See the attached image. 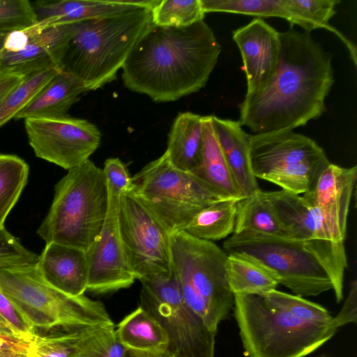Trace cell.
Masks as SVG:
<instances>
[{
  "label": "cell",
  "mask_w": 357,
  "mask_h": 357,
  "mask_svg": "<svg viewBox=\"0 0 357 357\" xmlns=\"http://www.w3.org/2000/svg\"><path fill=\"white\" fill-rule=\"evenodd\" d=\"M107 215L101 231L86 252L88 262V291L105 294L128 288L135 278L127 263L119 229L121 195L108 188Z\"/></svg>",
  "instance_id": "cell-13"
},
{
  "label": "cell",
  "mask_w": 357,
  "mask_h": 357,
  "mask_svg": "<svg viewBox=\"0 0 357 357\" xmlns=\"http://www.w3.org/2000/svg\"><path fill=\"white\" fill-rule=\"evenodd\" d=\"M263 296L271 305L285 311L292 316L312 323L327 324L333 317L323 306L307 301L301 296L272 290Z\"/></svg>",
  "instance_id": "cell-36"
},
{
  "label": "cell",
  "mask_w": 357,
  "mask_h": 357,
  "mask_svg": "<svg viewBox=\"0 0 357 357\" xmlns=\"http://www.w3.org/2000/svg\"><path fill=\"white\" fill-rule=\"evenodd\" d=\"M222 199H243L234 182L211 125V115L204 116L201 161L192 172Z\"/></svg>",
  "instance_id": "cell-25"
},
{
  "label": "cell",
  "mask_w": 357,
  "mask_h": 357,
  "mask_svg": "<svg viewBox=\"0 0 357 357\" xmlns=\"http://www.w3.org/2000/svg\"><path fill=\"white\" fill-rule=\"evenodd\" d=\"M243 231L286 237L271 202L259 188L237 202L233 234Z\"/></svg>",
  "instance_id": "cell-27"
},
{
  "label": "cell",
  "mask_w": 357,
  "mask_h": 357,
  "mask_svg": "<svg viewBox=\"0 0 357 357\" xmlns=\"http://www.w3.org/2000/svg\"><path fill=\"white\" fill-rule=\"evenodd\" d=\"M141 307L165 330L172 357H214L215 336L183 300L174 273L141 281Z\"/></svg>",
  "instance_id": "cell-10"
},
{
  "label": "cell",
  "mask_w": 357,
  "mask_h": 357,
  "mask_svg": "<svg viewBox=\"0 0 357 357\" xmlns=\"http://www.w3.org/2000/svg\"><path fill=\"white\" fill-rule=\"evenodd\" d=\"M220 52L204 20L182 27L153 24L125 61L123 82L155 102L177 100L205 86Z\"/></svg>",
  "instance_id": "cell-2"
},
{
  "label": "cell",
  "mask_w": 357,
  "mask_h": 357,
  "mask_svg": "<svg viewBox=\"0 0 357 357\" xmlns=\"http://www.w3.org/2000/svg\"><path fill=\"white\" fill-rule=\"evenodd\" d=\"M279 37L274 75L259 91L246 93L239 105L238 121L255 134L293 130L318 119L334 82L332 55L310 32L290 28Z\"/></svg>",
  "instance_id": "cell-1"
},
{
  "label": "cell",
  "mask_w": 357,
  "mask_h": 357,
  "mask_svg": "<svg viewBox=\"0 0 357 357\" xmlns=\"http://www.w3.org/2000/svg\"><path fill=\"white\" fill-rule=\"evenodd\" d=\"M38 259V255L23 246L18 238L5 227L0 229V268L34 265Z\"/></svg>",
  "instance_id": "cell-38"
},
{
  "label": "cell",
  "mask_w": 357,
  "mask_h": 357,
  "mask_svg": "<svg viewBox=\"0 0 357 357\" xmlns=\"http://www.w3.org/2000/svg\"><path fill=\"white\" fill-rule=\"evenodd\" d=\"M24 126L36 155L67 170L89 160L100 144L99 129L85 119L27 118Z\"/></svg>",
  "instance_id": "cell-12"
},
{
  "label": "cell",
  "mask_w": 357,
  "mask_h": 357,
  "mask_svg": "<svg viewBox=\"0 0 357 357\" xmlns=\"http://www.w3.org/2000/svg\"><path fill=\"white\" fill-rule=\"evenodd\" d=\"M25 76L0 70V104Z\"/></svg>",
  "instance_id": "cell-44"
},
{
  "label": "cell",
  "mask_w": 357,
  "mask_h": 357,
  "mask_svg": "<svg viewBox=\"0 0 357 357\" xmlns=\"http://www.w3.org/2000/svg\"><path fill=\"white\" fill-rule=\"evenodd\" d=\"M238 201L224 199L208 205L190 221L183 231L209 241L226 238L234 231Z\"/></svg>",
  "instance_id": "cell-29"
},
{
  "label": "cell",
  "mask_w": 357,
  "mask_h": 357,
  "mask_svg": "<svg viewBox=\"0 0 357 357\" xmlns=\"http://www.w3.org/2000/svg\"><path fill=\"white\" fill-rule=\"evenodd\" d=\"M6 36V35L0 36V70H1V52H2V48H3V40H4Z\"/></svg>",
  "instance_id": "cell-46"
},
{
  "label": "cell",
  "mask_w": 357,
  "mask_h": 357,
  "mask_svg": "<svg viewBox=\"0 0 357 357\" xmlns=\"http://www.w3.org/2000/svg\"><path fill=\"white\" fill-rule=\"evenodd\" d=\"M130 192L169 234L183 231L203 208L224 199L191 172L172 165L164 153L132 177Z\"/></svg>",
  "instance_id": "cell-9"
},
{
  "label": "cell",
  "mask_w": 357,
  "mask_h": 357,
  "mask_svg": "<svg viewBox=\"0 0 357 357\" xmlns=\"http://www.w3.org/2000/svg\"><path fill=\"white\" fill-rule=\"evenodd\" d=\"M357 179V166L342 167L330 163L303 197L321 213L333 240L343 241L353 190Z\"/></svg>",
  "instance_id": "cell-15"
},
{
  "label": "cell",
  "mask_w": 357,
  "mask_h": 357,
  "mask_svg": "<svg viewBox=\"0 0 357 357\" xmlns=\"http://www.w3.org/2000/svg\"><path fill=\"white\" fill-rule=\"evenodd\" d=\"M36 265L43 278L63 293L79 296L87 289L88 262L86 251L82 249L47 243Z\"/></svg>",
  "instance_id": "cell-20"
},
{
  "label": "cell",
  "mask_w": 357,
  "mask_h": 357,
  "mask_svg": "<svg viewBox=\"0 0 357 357\" xmlns=\"http://www.w3.org/2000/svg\"><path fill=\"white\" fill-rule=\"evenodd\" d=\"M45 331V335L35 332L30 357H102L108 335L106 326L56 327Z\"/></svg>",
  "instance_id": "cell-19"
},
{
  "label": "cell",
  "mask_w": 357,
  "mask_h": 357,
  "mask_svg": "<svg viewBox=\"0 0 357 357\" xmlns=\"http://www.w3.org/2000/svg\"><path fill=\"white\" fill-rule=\"evenodd\" d=\"M211 125L234 182L245 198L259 189L250 161V135L236 121L211 115Z\"/></svg>",
  "instance_id": "cell-22"
},
{
  "label": "cell",
  "mask_w": 357,
  "mask_h": 357,
  "mask_svg": "<svg viewBox=\"0 0 357 357\" xmlns=\"http://www.w3.org/2000/svg\"><path fill=\"white\" fill-rule=\"evenodd\" d=\"M330 163L326 155H324L271 175L266 181L294 194H303L312 187L321 173Z\"/></svg>",
  "instance_id": "cell-34"
},
{
  "label": "cell",
  "mask_w": 357,
  "mask_h": 357,
  "mask_svg": "<svg viewBox=\"0 0 357 357\" xmlns=\"http://www.w3.org/2000/svg\"><path fill=\"white\" fill-rule=\"evenodd\" d=\"M29 176V165L15 155L0 154V229L17 202Z\"/></svg>",
  "instance_id": "cell-31"
},
{
  "label": "cell",
  "mask_w": 357,
  "mask_h": 357,
  "mask_svg": "<svg viewBox=\"0 0 357 357\" xmlns=\"http://www.w3.org/2000/svg\"><path fill=\"white\" fill-rule=\"evenodd\" d=\"M320 357H328V356H320Z\"/></svg>",
  "instance_id": "cell-49"
},
{
  "label": "cell",
  "mask_w": 357,
  "mask_h": 357,
  "mask_svg": "<svg viewBox=\"0 0 357 357\" xmlns=\"http://www.w3.org/2000/svg\"><path fill=\"white\" fill-rule=\"evenodd\" d=\"M243 59L247 94L263 88L274 75L279 59V32L262 18L255 17L232 32Z\"/></svg>",
  "instance_id": "cell-16"
},
{
  "label": "cell",
  "mask_w": 357,
  "mask_h": 357,
  "mask_svg": "<svg viewBox=\"0 0 357 357\" xmlns=\"http://www.w3.org/2000/svg\"><path fill=\"white\" fill-rule=\"evenodd\" d=\"M326 155L313 139L286 130L250 135L251 169L257 178L284 171L307 160Z\"/></svg>",
  "instance_id": "cell-14"
},
{
  "label": "cell",
  "mask_w": 357,
  "mask_h": 357,
  "mask_svg": "<svg viewBox=\"0 0 357 357\" xmlns=\"http://www.w3.org/2000/svg\"><path fill=\"white\" fill-rule=\"evenodd\" d=\"M59 70L48 69L26 75L0 104V127L15 119Z\"/></svg>",
  "instance_id": "cell-33"
},
{
  "label": "cell",
  "mask_w": 357,
  "mask_h": 357,
  "mask_svg": "<svg viewBox=\"0 0 357 357\" xmlns=\"http://www.w3.org/2000/svg\"><path fill=\"white\" fill-rule=\"evenodd\" d=\"M0 357H22V356L17 355V354H14L0 353Z\"/></svg>",
  "instance_id": "cell-47"
},
{
  "label": "cell",
  "mask_w": 357,
  "mask_h": 357,
  "mask_svg": "<svg viewBox=\"0 0 357 357\" xmlns=\"http://www.w3.org/2000/svg\"><path fill=\"white\" fill-rule=\"evenodd\" d=\"M119 229L128 266L135 280L173 274L170 234L132 193L121 195Z\"/></svg>",
  "instance_id": "cell-11"
},
{
  "label": "cell",
  "mask_w": 357,
  "mask_h": 357,
  "mask_svg": "<svg viewBox=\"0 0 357 357\" xmlns=\"http://www.w3.org/2000/svg\"><path fill=\"white\" fill-rule=\"evenodd\" d=\"M87 91L79 79L59 70L15 119L66 116L70 107Z\"/></svg>",
  "instance_id": "cell-23"
},
{
  "label": "cell",
  "mask_w": 357,
  "mask_h": 357,
  "mask_svg": "<svg viewBox=\"0 0 357 357\" xmlns=\"http://www.w3.org/2000/svg\"><path fill=\"white\" fill-rule=\"evenodd\" d=\"M338 328L346 324L357 323V282L354 280L350 285L348 296L340 312L333 319Z\"/></svg>",
  "instance_id": "cell-42"
},
{
  "label": "cell",
  "mask_w": 357,
  "mask_h": 357,
  "mask_svg": "<svg viewBox=\"0 0 357 357\" xmlns=\"http://www.w3.org/2000/svg\"><path fill=\"white\" fill-rule=\"evenodd\" d=\"M116 334L119 342L127 349L146 352L167 351L168 338L165 330L141 306L118 324Z\"/></svg>",
  "instance_id": "cell-26"
},
{
  "label": "cell",
  "mask_w": 357,
  "mask_h": 357,
  "mask_svg": "<svg viewBox=\"0 0 357 357\" xmlns=\"http://www.w3.org/2000/svg\"><path fill=\"white\" fill-rule=\"evenodd\" d=\"M159 0H56L31 3L38 22L37 31L48 27L73 24L85 20L117 14L125 10L149 7Z\"/></svg>",
  "instance_id": "cell-17"
},
{
  "label": "cell",
  "mask_w": 357,
  "mask_h": 357,
  "mask_svg": "<svg viewBox=\"0 0 357 357\" xmlns=\"http://www.w3.org/2000/svg\"><path fill=\"white\" fill-rule=\"evenodd\" d=\"M28 28L8 33L3 40L2 51L16 53L24 50L31 38Z\"/></svg>",
  "instance_id": "cell-43"
},
{
  "label": "cell",
  "mask_w": 357,
  "mask_h": 357,
  "mask_svg": "<svg viewBox=\"0 0 357 357\" xmlns=\"http://www.w3.org/2000/svg\"><path fill=\"white\" fill-rule=\"evenodd\" d=\"M204 116L190 112H181L175 118L168 135L165 152L175 167L194 172L201 161Z\"/></svg>",
  "instance_id": "cell-24"
},
{
  "label": "cell",
  "mask_w": 357,
  "mask_h": 357,
  "mask_svg": "<svg viewBox=\"0 0 357 357\" xmlns=\"http://www.w3.org/2000/svg\"><path fill=\"white\" fill-rule=\"evenodd\" d=\"M0 317L15 335L32 341L35 329L18 312L10 301L0 289Z\"/></svg>",
  "instance_id": "cell-39"
},
{
  "label": "cell",
  "mask_w": 357,
  "mask_h": 357,
  "mask_svg": "<svg viewBox=\"0 0 357 357\" xmlns=\"http://www.w3.org/2000/svg\"><path fill=\"white\" fill-rule=\"evenodd\" d=\"M29 357H30V356H29Z\"/></svg>",
  "instance_id": "cell-50"
},
{
  "label": "cell",
  "mask_w": 357,
  "mask_h": 357,
  "mask_svg": "<svg viewBox=\"0 0 357 357\" xmlns=\"http://www.w3.org/2000/svg\"><path fill=\"white\" fill-rule=\"evenodd\" d=\"M32 341L17 336L8 329L0 328V353L14 354L22 357H29Z\"/></svg>",
  "instance_id": "cell-41"
},
{
  "label": "cell",
  "mask_w": 357,
  "mask_h": 357,
  "mask_svg": "<svg viewBox=\"0 0 357 357\" xmlns=\"http://www.w3.org/2000/svg\"><path fill=\"white\" fill-rule=\"evenodd\" d=\"M0 328L8 329L10 331L6 323L0 317ZM12 332V331H11Z\"/></svg>",
  "instance_id": "cell-48"
},
{
  "label": "cell",
  "mask_w": 357,
  "mask_h": 357,
  "mask_svg": "<svg viewBox=\"0 0 357 357\" xmlns=\"http://www.w3.org/2000/svg\"><path fill=\"white\" fill-rule=\"evenodd\" d=\"M36 264L0 268V289L34 329L114 325L102 303L57 289Z\"/></svg>",
  "instance_id": "cell-7"
},
{
  "label": "cell",
  "mask_w": 357,
  "mask_h": 357,
  "mask_svg": "<svg viewBox=\"0 0 357 357\" xmlns=\"http://www.w3.org/2000/svg\"><path fill=\"white\" fill-rule=\"evenodd\" d=\"M151 11L153 24L174 27L204 20L206 14L201 0H159Z\"/></svg>",
  "instance_id": "cell-35"
},
{
  "label": "cell",
  "mask_w": 357,
  "mask_h": 357,
  "mask_svg": "<svg viewBox=\"0 0 357 357\" xmlns=\"http://www.w3.org/2000/svg\"><path fill=\"white\" fill-rule=\"evenodd\" d=\"M291 15V28L295 24L310 32L316 29H326L337 34L347 45L356 64V47L339 31L330 26L329 21L336 13L339 0H285Z\"/></svg>",
  "instance_id": "cell-30"
},
{
  "label": "cell",
  "mask_w": 357,
  "mask_h": 357,
  "mask_svg": "<svg viewBox=\"0 0 357 357\" xmlns=\"http://www.w3.org/2000/svg\"><path fill=\"white\" fill-rule=\"evenodd\" d=\"M28 29L31 38L24 50L16 53L1 52V70L26 76L45 70L59 69L70 24L38 31L32 26Z\"/></svg>",
  "instance_id": "cell-18"
},
{
  "label": "cell",
  "mask_w": 357,
  "mask_h": 357,
  "mask_svg": "<svg viewBox=\"0 0 357 357\" xmlns=\"http://www.w3.org/2000/svg\"><path fill=\"white\" fill-rule=\"evenodd\" d=\"M38 22L27 0H0V36L30 27Z\"/></svg>",
  "instance_id": "cell-37"
},
{
  "label": "cell",
  "mask_w": 357,
  "mask_h": 357,
  "mask_svg": "<svg viewBox=\"0 0 357 357\" xmlns=\"http://www.w3.org/2000/svg\"><path fill=\"white\" fill-rule=\"evenodd\" d=\"M102 171L107 187L113 193L121 195L132 190V177L120 159L116 158L107 159Z\"/></svg>",
  "instance_id": "cell-40"
},
{
  "label": "cell",
  "mask_w": 357,
  "mask_h": 357,
  "mask_svg": "<svg viewBox=\"0 0 357 357\" xmlns=\"http://www.w3.org/2000/svg\"><path fill=\"white\" fill-rule=\"evenodd\" d=\"M151 10L139 7L70 24L59 69L79 79L88 90L111 82L153 24Z\"/></svg>",
  "instance_id": "cell-3"
},
{
  "label": "cell",
  "mask_w": 357,
  "mask_h": 357,
  "mask_svg": "<svg viewBox=\"0 0 357 357\" xmlns=\"http://www.w3.org/2000/svg\"><path fill=\"white\" fill-rule=\"evenodd\" d=\"M264 194L271 202L287 238L301 241H334L319 210L310 206L302 196L284 190L264 191Z\"/></svg>",
  "instance_id": "cell-21"
},
{
  "label": "cell",
  "mask_w": 357,
  "mask_h": 357,
  "mask_svg": "<svg viewBox=\"0 0 357 357\" xmlns=\"http://www.w3.org/2000/svg\"><path fill=\"white\" fill-rule=\"evenodd\" d=\"M173 273L188 306L215 333L234 305L227 279V252L184 231L170 234Z\"/></svg>",
  "instance_id": "cell-6"
},
{
  "label": "cell",
  "mask_w": 357,
  "mask_h": 357,
  "mask_svg": "<svg viewBox=\"0 0 357 357\" xmlns=\"http://www.w3.org/2000/svg\"><path fill=\"white\" fill-rule=\"evenodd\" d=\"M102 169L88 160L68 170L56 183L50 210L37 230L47 243L87 251L99 235L108 208Z\"/></svg>",
  "instance_id": "cell-4"
},
{
  "label": "cell",
  "mask_w": 357,
  "mask_h": 357,
  "mask_svg": "<svg viewBox=\"0 0 357 357\" xmlns=\"http://www.w3.org/2000/svg\"><path fill=\"white\" fill-rule=\"evenodd\" d=\"M201 3L205 13H238L262 19L280 17L291 22L285 0H201Z\"/></svg>",
  "instance_id": "cell-32"
},
{
  "label": "cell",
  "mask_w": 357,
  "mask_h": 357,
  "mask_svg": "<svg viewBox=\"0 0 357 357\" xmlns=\"http://www.w3.org/2000/svg\"><path fill=\"white\" fill-rule=\"evenodd\" d=\"M124 357H172L167 351L162 352H146L126 349Z\"/></svg>",
  "instance_id": "cell-45"
},
{
  "label": "cell",
  "mask_w": 357,
  "mask_h": 357,
  "mask_svg": "<svg viewBox=\"0 0 357 357\" xmlns=\"http://www.w3.org/2000/svg\"><path fill=\"white\" fill-rule=\"evenodd\" d=\"M225 268L227 282L234 294L263 296L279 284L264 266L241 255H228Z\"/></svg>",
  "instance_id": "cell-28"
},
{
  "label": "cell",
  "mask_w": 357,
  "mask_h": 357,
  "mask_svg": "<svg viewBox=\"0 0 357 357\" xmlns=\"http://www.w3.org/2000/svg\"><path fill=\"white\" fill-rule=\"evenodd\" d=\"M234 296V316L248 357H305L338 329L333 321L316 324L299 319L259 295Z\"/></svg>",
  "instance_id": "cell-5"
},
{
  "label": "cell",
  "mask_w": 357,
  "mask_h": 357,
  "mask_svg": "<svg viewBox=\"0 0 357 357\" xmlns=\"http://www.w3.org/2000/svg\"><path fill=\"white\" fill-rule=\"evenodd\" d=\"M316 240L243 231L232 234L223 243L227 255L245 256L267 268L278 284L298 296H318L333 289L317 253Z\"/></svg>",
  "instance_id": "cell-8"
}]
</instances>
